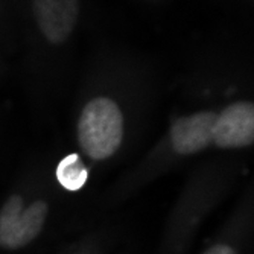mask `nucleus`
Segmentation results:
<instances>
[{"label":"nucleus","mask_w":254,"mask_h":254,"mask_svg":"<svg viewBox=\"0 0 254 254\" xmlns=\"http://www.w3.org/2000/svg\"><path fill=\"white\" fill-rule=\"evenodd\" d=\"M213 143L230 149L254 143V104L236 102L216 116Z\"/></svg>","instance_id":"3"},{"label":"nucleus","mask_w":254,"mask_h":254,"mask_svg":"<svg viewBox=\"0 0 254 254\" xmlns=\"http://www.w3.org/2000/svg\"><path fill=\"white\" fill-rule=\"evenodd\" d=\"M218 114L199 111L181 118L171 128V145L181 155H192L213 143V128Z\"/></svg>","instance_id":"5"},{"label":"nucleus","mask_w":254,"mask_h":254,"mask_svg":"<svg viewBox=\"0 0 254 254\" xmlns=\"http://www.w3.org/2000/svg\"><path fill=\"white\" fill-rule=\"evenodd\" d=\"M202 254H238V251L233 245L227 242H219L212 245L210 248H207Z\"/></svg>","instance_id":"7"},{"label":"nucleus","mask_w":254,"mask_h":254,"mask_svg":"<svg viewBox=\"0 0 254 254\" xmlns=\"http://www.w3.org/2000/svg\"><path fill=\"white\" fill-rule=\"evenodd\" d=\"M124 137V118L118 104L108 98L90 101L78 122V142L91 160H107L116 152Z\"/></svg>","instance_id":"1"},{"label":"nucleus","mask_w":254,"mask_h":254,"mask_svg":"<svg viewBox=\"0 0 254 254\" xmlns=\"http://www.w3.org/2000/svg\"><path fill=\"white\" fill-rule=\"evenodd\" d=\"M34 15L43 35L58 44L72 34L79 12V0H34Z\"/></svg>","instance_id":"4"},{"label":"nucleus","mask_w":254,"mask_h":254,"mask_svg":"<svg viewBox=\"0 0 254 254\" xmlns=\"http://www.w3.org/2000/svg\"><path fill=\"white\" fill-rule=\"evenodd\" d=\"M57 180L67 190H78L87 181V168L78 154H70L60 161Z\"/></svg>","instance_id":"6"},{"label":"nucleus","mask_w":254,"mask_h":254,"mask_svg":"<svg viewBox=\"0 0 254 254\" xmlns=\"http://www.w3.org/2000/svg\"><path fill=\"white\" fill-rule=\"evenodd\" d=\"M48 213L44 199L25 205L20 195H11L0 209V248L18 250L31 244L41 233Z\"/></svg>","instance_id":"2"}]
</instances>
